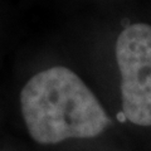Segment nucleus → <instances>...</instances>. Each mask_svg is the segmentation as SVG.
<instances>
[{"label": "nucleus", "mask_w": 151, "mask_h": 151, "mask_svg": "<svg viewBox=\"0 0 151 151\" xmlns=\"http://www.w3.org/2000/svg\"><path fill=\"white\" fill-rule=\"evenodd\" d=\"M20 105L28 132L39 144L96 137L110 125L92 91L65 67H52L32 77L22 89Z\"/></svg>", "instance_id": "nucleus-1"}, {"label": "nucleus", "mask_w": 151, "mask_h": 151, "mask_svg": "<svg viewBox=\"0 0 151 151\" xmlns=\"http://www.w3.org/2000/svg\"><path fill=\"white\" fill-rule=\"evenodd\" d=\"M122 111L130 122L151 126V25L126 27L116 40Z\"/></svg>", "instance_id": "nucleus-2"}]
</instances>
